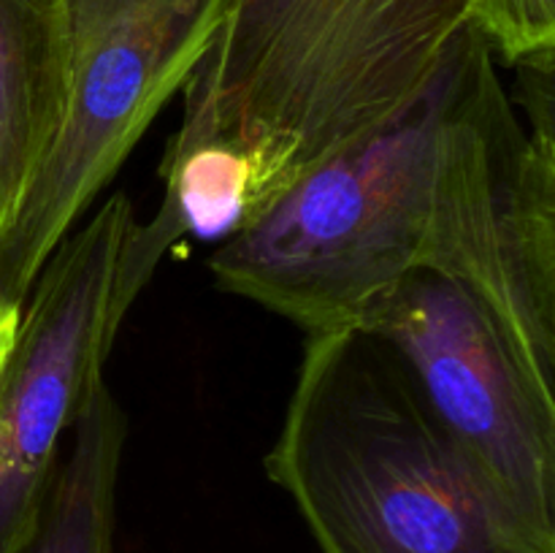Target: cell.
I'll use <instances>...</instances> for the list:
<instances>
[{
  "mask_svg": "<svg viewBox=\"0 0 555 553\" xmlns=\"http://www.w3.org/2000/svg\"><path fill=\"white\" fill-rule=\"evenodd\" d=\"M323 553H555L464 459L369 331L309 334L266 455Z\"/></svg>",
  "mask_w": 555,
  "mask_h": 553,
  "instance_id": "obj_1",
  "label": "cell"
},
{
  "mask_svg": "<svg viewBox=\"0 0 555 553\" xmlns=\"http://www.w3.org/2000/svg\"><path fill=\"white\" fill-rule=\"evenodd\" d=\"M472 5L231 0L209 52L182 87L171 150H242L255 168L253 220L293 179L410 103L472 22Z\"/></svg>",
  "mask_w": 555,
  "mask_h": 553,
  "instance_id": "obj_2",
  "label": "cell"
},
{
  "mask_svg": "<svg viewBox=\"0 0 555 553\" xmlns=\"http://www.w3.org/2000/svg\"><path fill=\"white\" fill-rule=\"evenodd\" d=\"M469 22L437 133L421 269L459 287L555 415L553 54L518 63L520 106Z\"/></svg>",
  "mask_w": 555,
  "mask_h": 553,
  "instance_id": "obj_3",
  "label": "cell"
},
{
  "mask_svg": "<svg viewBox=\"0 0 555 553\" xmlns=\"http://www.w3.org/2000/svg\"><path fill=\"white\" fill-rule=\"evenodd\" d=\"M466 25L410 103L293 179L217 247L209 271L222 291L309 336L358 325L374 298L421 269L437 133Z\"/></svg>",
  "mask_w": 555,
  "mask_h": 553,
  "instance_id": "obj_4",
  "label": "cell"
},
{
  "mask_svg": "<svg viewBox=\"0 0 555 553\" xmlns=\"http://www.w3.org/2000/svg\"><path fill=\"white\" fill-rule=\"evenodd\" d=\"M231 0H68V87L57 133L0 239V298L22 309L38 271L85 220L160 108L188 85Z\"/></svg>",
  "mask_w": 555,
  "mask_h": 553,
  "instance_id": "obj_5",
  "label": "cell"
},
{
  "mask_svg": "<svg viewBox=\"0 0 555 553\" xmlns=\"http://www.w3.org/2000/svg\"><path fill=\"white\" fill-rule=\"evenodd\" d=\"M135 226L128 195H108L54 247L22 304L0 374V553L30 540L65 434L150 282Z\"/></svg>",
  "mask_w": 555,
  "mask_h": 553,
  "instance_id": "obj_6",
  "label": "cell"
},
{
  "mask_svg": "<svg viewBox=\"0 0 555 553\" xmlns=\"http://www.w3.org/2000/svg\"><path fill=\"white\" fill-rule=\"evenodd\" d=\"M356 329L393 350L450 442L555 548V415L537 404L469 298L415 269L374 298Z\"/></svg>",
  "mask_w": 555,
  "mask_h": 553,
  "instance_id": "obj_7",
  "label": "cell"
},
{
  "mask_svg": "<svg viewBox=\"0 0 555 553\" xmlns=\"http://www.w3.org/2000/svg\"><path fill=\"white\" fill-rule=\"evenodd\" d=\"M68 0H0V239L57 133Z\"/></svg>",
  "mask_w": 555,
  "mask_h": 553,
  "instance_id": "obj_8",
  "label": "cell"
},
{
  "mask_svg": "<svg viewBox=\"0 0 555 553\" xmlns=\"http://www.w3.org/2000/svg\"><path fill=\"white\" fill-rule=\"evenodd\" d=\"M41 515L20 553H114L128 417L106 377L68 428Z\"/></svg>",
  "mask_w": 555,
  "mask_h": 553,
  "instance_id": "obj_9",
  "label": "cell"
},
{
  "mask_svg": "<svg viewBox=\"0 0 555 553\" xmlns=\"http://www.w3.org/2000/svg\"><path fill=\"white\" fill-rule=\"evenodd\" d=\"M163 177L166 195L160 209L177 222L182 236L190 233L201 242H225L253 215L255 168L236 146L195 144L168 150Z\"/></svg>",
  "mask_w": 555,
  "mask_h": 553,
  "instance_id": "obj_10",
  "label": "cell"
},
{
  "mask_svg": "<svg viewBox=\"0 0 555 553\" xmlns=\"http://www.w3.org/2000/svg\"><path fill=\"white\" fill-rule=\"evenodd\" d=\"M472 22L507 63L553 54L555 0H475Z\"/></svg>",
  "mask_w": 555,
  "mask_h": 553,
  "instance_id": "obj_11",
  "label": "cell"
},
{
  "mask_svg": "<svg viewBox=\"0 0 555 553\" xmlns=\"http://www.w3.org/2000/svg\"><path fill=\"white\" fill-rule=\"evenodd\" d=\"M20 314H22V309L9 307V304L0 298V352L11 350V345H14L16 325H20Z\"/></svg>",
  "mask_w": 555,
  "mask_h": 553,
  "instance_id": "obj_12",
  "label": "cell"
},
{
  "mask_svg": "<svg viewBox=\"0 0 555 553\" xmlns=\"http://www.w3.org/2000/svg\"><path fill=\"white\" fill-rule=\"evenodd\" d=\"M5 358H9V350L0 352V374H3V363H5Z\"/></svg>",
  "mask_w": 555,
  "mask_h": 553,
  "instance_id": "obj_13",
  "label": "cell"
}]
</instances>
